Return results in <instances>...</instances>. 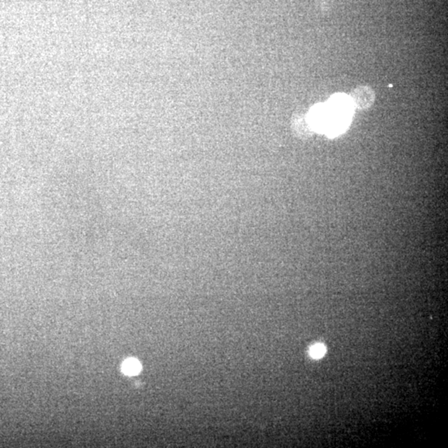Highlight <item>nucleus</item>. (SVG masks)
<instances>
[{
  "instance_id": "obj_1",
  "label": "nucleus",
  "mask_w": 448,
  "mask_h": 448,
  "mask_svg": "<svg viewBox=\"0 0 448 448\" xmlns=\"http://www.w3.org/2000/svg\"><path fill=\"white\" fill-rule=\"evenodd\" d=\"M353 107L359 111H367L373 107L375 101V92L369 86L362 85L354 89L351 93Z\"/></svg>"
},
{
  "instance_id": "obj_2",
  "label": "nucleus",
  "mask_w": 448,
  "mask_h": 448,
  "mask_svg": "<svg viewBox=\"0 0 448 448\" xmlns=\"http://www.w3.org/2000/svg\"><path fill=\"white\" fill-rule=\"evenodd\" d=\"M293 129L297 135L302 138H307L313 134L312 129L309 126V122L305 116H298L294 118Z\"/></svg>"
},
{
  "instance_id": "obj_3",
  "label": "nucleus",
  "mask_w": 448,
  "mask_h": 448,
  "mask_svg": "<svg viewBox=\"0 0 448 448\" xmlns=\"http://www.w3.org/2000/svg\"><path fill=\"white\" fill-rule=\"evenodd\" d=\"M141 370V365L138 360L129 359L124 362L122 371L126 375H136Z\"/></svg>"
},
{
  "instance_id": "obj_4",
  "label": "nucleus",
  "mask_w": 448,
  "mask_h": 448,
  "mask_svg": "<svg viewBox=\"0 0 448 448\" xmlns=\"http://www.w3.org/2000/svg\"><path fill=\"white\" fill-rule=\"evenodd\" d=\"M325 351H326V349H325V346L323 344H321V343L320 344L318 343V344H316V346L311 348L309 355L314 359H320V358L322 357L325 355Z\"/></svg>"
}]
</instances>
